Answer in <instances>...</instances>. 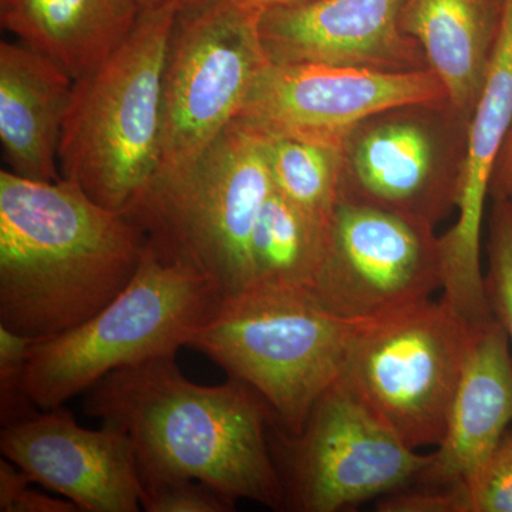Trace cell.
I'll list each match as a JSON object with an SVG mask.
<instances>
[{
    "instance_id": "6da1fadb",
    "label": "cell",
    "mask_w": 512,
    "mask_h": 512,
    "mask_svg": "<svg viewBox=\"0 0 512 512\" xmlns=\"http://www.w3.org/2000/svg\"><path fill=\"white\" fill-rule=\"evenodd\" d=\"M83 412L130 437L141 484L191 478L234 501L284 510L269 441L276 417L241 380L202 386L175 356L160 357L104 376L84 393Z\"/></svg>"
},
{
    "instance_id": "7a4b0ae2",
    "label": "cell",
    "mask_w": 512,
    "mask_h": 512,
    "mask_svg": "<svg viewBox=\"0 0 512 512\" xmlns=\"http://www.w3.org/2000/svg\"><path fill=\"white\" fill-rule=\"evenodd\" d=\"M146 249L126 212L79 184L0 171V325L37 340L82 325L126 289Z\"/></svg>"
},
{
    "instance_id": "3957f363",
    "label": "cell",
    "mask_w": 512,
    "mask_h": 512,
    "mask_svg": "<svg viewBox=\"0 0 512 512\" xmlns=\"http://www.w3.org/2000/svg\"><path fill=\"white\" fill-rule=\"evenodd\" d=\"M272 190L261 134L235 119L190 163L157 173L123 212L148 248L227 299L252 284V232Z\"/></svg>"
},
{
    "instance_id": "277c9868",
    "label": "cell",
    "mask_w": 512,
    "mask_h": 512,
    "mask_svg": "<svg viewBox=\"0 0 512 512\" xmlns=\"http://www.w3.org/2000/svg\"><path fill=\"white\" fill-rule=\"evenodd\" d=\"M178 10H141L123 45L74 82L60 137L62 177L123 211L161 164L163 73Z\"/></svg>"
},
{
    "instance_id": "5b68a950",
    "label": "cell",
    "mask_w": 512,
    "mask_h": 512,
    "mask_svg": "<svg viewBox=\"0 0 512 512\" xmlns=\"http://www.w3.org/2000/svg\"><path fill=\"white\" fill-rule=\"evenodd\" d=\"M360 323L330 315L309 293L254 285L222 299L187 348L249 384L271 406L276 424L298 434L342 375Z\"/></svg>"
},
{
    "instance_id": "8992f818",
    "label": "cell",
    "mask_w": 512,
    "mask_h": 512,
    "mask_svg": "<svg viewBox=\"0 0 512 512\" xmlns=\"http://www.w3.org/2000/svg\"><path fill=\"white\" fill-rule=\"evenodd\" d=\"M221 301L207 279L147 245L136 275L109 305L76 328L37 340L23 389L40 410L56 409L114 370L177 356Z\"/></svg>"
},
{
    "instance_id": "52a82bcc",
    "label": "cell",
    "mask_w": 512,
    "mask_h": 512,
    "mask_svg": "<svg viewBox=\"0 0 512 512\" xmlns=\"http://www.w3.org/2000/svg\"><path fill=\"white\" fill-rule=\"evenodd\" d=\"M477 329L443 299L360 323L339 379L404 444L439 446Z\"/></svg>"
},
{
    "instance_id": "ba28073f",
    "label": "cell",
    "mask_w": 512,
    "mask_h": 512,
    "mask_svg": "<svg viewBox=\"0 0 512 512\" xmlns=\"http://www.w3.org/2000/svg\"><path fill=\"white\" fill-rule=\"evenodd\" d=\"M261 13L242 0H208L177 13L164 63L158 173L190 163L241 113L269 63Z\"/></svg>"
},
{
    "instance_id": "9c48e42d",
    "label": "cell",
    "mask_w": 512,
    "mask_h": 512,
    "mask_svg": "<svg viewBox=\"0 0 512 512\" xmlns=\"http://www.w3.org/2000/svg\"><path fill=\"white\" fill-rule=\"evenodd\" d=\"M272 456L285 507L336 512L403 490L429 456L404 444L338 379L313 406L301 433L272 424Z\"/></svg>"
},
{
    "instance_id": "30bf717a",
    "label": "cell",
    "mask_w": 512,
    "mask_h": 512,
    "mask_svg": "<svg viewBox=\"0 0 512 512\" xmlns=\"http://www.w3.org/2000/svg\"><path fill=\"white\" fill-rule=\"evenodd\" d=\"M441 289L439 239L429 224L363 202L339 200L326 227L309 295L350 322H369L429 301Z\"/></svg>"
},
{
    "instance_id": "8fae6325",
    "label": "cell",
    "mask_w": 512,
    "mask_h": 512,
    "mask_svg": "<svg viewBox=\"0 0 512 512\" xmlns=\"http://www.w3.org/2000/svg\"><path fill=\"white\" fill-rule=\"evenodd\" d=\"M447 99L433 70L366 69L328 64L268 63L237 119L272 137L345 150L362 121L384 111Z\"/></svg>"
},
{
    "instance_id": "7c38bea8",
    "label": "cell",
    "mask_w": 512,
    "mask_h": 512,
    "mask_svg": "<svg viewBox=\"0 0 512 512\" xmlns=\"http://www.w3.org/2000/svg\"><path fill=\"white\" fill-rule=\"evenodd\" d=\"M468 131L467 153L454 185L456 224L439 239L443 301L468 325L494 319L481 274L485 200L512 128V0H501L487 77Z\"/></svg>"
},
{
    "instance_id": "4fadbf2b",
    "label": "cell",
    "mask_w": 512,
    "mask_h": 512,
    "mask_svg": "<svg viewBox=\"0 0 512 512\" xmlns=\"http://www.w3.org/2000/svg\"><path fill=\"white\" fill-rule=\"evenodd\" d=\"M0 453L33 483L63 495L80 511H140L136 451L117 427L86 429L64 406L39 410L2 427Z\"/></svg>"
},
{
    "instance_id": "5bb4252c",
    "label": "cell",
    "mask_w": 512,
    "mask_h": 512,
    "mask_svg": "<svg viewBox=\"0 0 512 512\" xmlns=\"http://www.w3.org/2000/svg\"><path fill=\"white\" fill-rule=\"evenodd\" d=\"M406 0H302L262 10L258 32L274 64L416 70V46L400 29Z\"/></svg>"
},
{
    "instance_id": "9a60e30c",
    "label": "cell",
    "mask_w": 512,
    "mask_h": 512,
    "mask_svg": "<svg viewBox=\"0 0 512 512\" xmlns=\"http://www.w3.org/2000/svg\"><path fill=\"white\" fill-rule=\"evenodd\" d=\"M512 421L510 339L497 319L476 330L437 451L416 481L430 487L467 483Z\"/></svg>"
},
{
    "instance_id": "2e32d148",
    "label": "cell",
    "mask_w": 512,
    "mask_h": 512,
    "mask_svg": "<svg viewBox=\"0 0 512 512\" xmlns=\"http://www.w3.org/2000/svg\"><path fill=\"white\" fill-rule=\"evenodd\" d=\"M74 80L30 47L0 43V143L10 173L59 181L60 137Z\"/></svg>"
},
{
    "instance_id": "e0dca14e",
    "label": "cell",
    "mask_w": 512,
    "mask_h": 512,
    "mask_svg": "<svg viewBox=\"0 0 512 512\" xmlns=\"http://www.w3.org/2000/svg\"><path fill=\"white\" fill-rule=\"evenodd\" d=\"M136 0H0V23L77 82L133 32Z\"/></svg>"
},
{
    "instance_id": "ac0fdd59",
    "label": "cell",
    "mask_w": 512,
    "mask_h": 512,
    "mask_svg": "<svg viewBox=\"0 0 512 512\" xmlns=\"http://www.w3.org/2000/svg\"><path fill=\"white\" fill-rule=\"evenodd\" d=\"M498 0H406L400 29L423 49L447 99L458 110L476 106L493 55Z\"/></svg>"
},
{
    "instance_id": "d6986e66",
    "label": "cell",
    "mask_w": 512,
    "mask_h": 512,
    "mask_svg": "<svg viewBox=\"0 0 512 512\" xmlns=\"http://www.w3.org/2000/svg\"><path fill=\"white\" fill-rule=\"evenodd\" d=\"M433 161V143L417 124H384L370 131L353 154L357 191L363 197L356 202L429 224L451 204L434 190Z\"/></svg>"
},
{
    "instance_id": "ffe728a7",
    "label": "cell",
    "mask_w": 512,
    "mask_h": 512,
    "mask_svg": "<svg viewBox=\"0 0 512 512\" xmlns=\"http://www.w3.org/2000/svg\"><path fill=\"white\" fill-rule=\"evenodd\" d=\"M326 227L274 188L252 232L251 286L309 293L322 261Z\"/></svg>"
},
{
    "instance_id": "44dd1931",
    "label": "cell",
    "mask_w": 512,
    "mask_h": 512,
    "mask_svg": "<svg viewBox=\"0 0 512 512\" xmlns=\"http://www.w3.org/2000/svg\"><path fill=\"white\" fill-rule=\"evenodd\" d=\"M261 136L275 190L328 225L339 201L343 150L298 138Z\"/></svg>"
},
{
    "instance_id": "7402d4cb",
    "label": "cell",
    "mask_w": 512,
    "mask_h": 512,
    "mask_svg": "<svg viewBox=\"0 0 512 512\" xmlns=\"http://www.w3.org/2000/svg\"><path fill=\"white\" fill-rule=\"evenodd\" d=\"M485 293L494 318L507 332L512 346V202L498 201L490 241V271Z\"/></svg>"
},
{
    "instance_id": "603a6c76",
    "label": "cell",
    "mask_w": 512,
    "mask_h": 512,
    "mask_svg": "<svg viewBox=\"0 0 512 512\" xmlns=\"http://www.w3.org/2000/svg\"><path fill=\"white\" fill-rule=\"evenodd\" d=\"M37 339L0 325V424L16 423L39 407L23 389V372Z\"/></svg>"
},
{
    "instance_id": "cb8c5ba5",
    "label": "cell",
    "mask_w": 512,
    "mask_h": 512,
    "mask_svg": "<svg viewBox=\"0 0 512 512\" xmlns=\"http://www.w3.org/2000/svg\"><path fill=\"white\" fill-rule=\"evenodd\" d=\"M237 501L217 488L191 478L143 484L141 507L147 512H231Z\"/></svg>"
},
{
    "instance_id": "d4e9b609",
    "label": "cell",
    "mask_w": 512,
    "mask_h": 512,
    "mask_svg": "<svg viewBox=\"0 0 512 512\" xmlns=\"http://www.w3.org/2000/svg\"><path fill=\"white\" fill-rule=\"evenodd\" d=\"M473 512H512V436L467 481Z\"/></svg>"
},
{
    "instance_id": "484cf974",
    "label": "cell",
    "mask_w": 512,
    "mask_h": 512,
    "mask_svg": "<svg viewBox=\"0 0 512 512\" xmlns=\"http://www.w3.org/2000/svg\"><path fill=\"white\" fill-rule=\"evenodd\" d=\"M33 480L18 466L0 460V512H77L67 498L50 497L32 488Z\"/></svg>"
},
{
    "instance_id": "4316f807",
    "label": "cell",
    "mask_w": 512,
    "mask_h": 512,
    "mask_svg": "<svg viewBox=\"0 0 512 512\" xmlns=\"http://www.w3.org/2000/svg\"><path fill=\"white\" fill-rule=\"evenodd\" d=\"M382 512H473L470 493L466 483L430 487L423 485L419 490L394 491L382 497L377 503Z\"/></svg>"
},
{
    "instance_id": "83f0119b",
    "label": "cell",
    "mask_w": 512,
    "mask_h": 512,
    "mask_svg": "<svg viewBox=\"0 0 512 512\" xmlns=\"http://www.w3.org/2000/svg\"><path fill=\"white\" fill-rule=\"evenodd\" d=\"M491 188L497 194L498 201H512V128L498 161Z\"/></svg>"
},
{
    "instance_id": "f1b7e54d",
    "label": "cell",
    "mask_w": 512,
    "mask_h": 512,
    "mask_svg": "<svg viewBox=\"0 0 512 512\" xmlns=\"http://www.w3.org/2000/svg\"><path fill=\"white\" fill-rule=\"evenodd\" d=\"M136 2L141 10L175 8L178 12H181V10L197 8L208 0H136Z\"/></svg>"
},
{
    "instance_id": "f546056e",
    "label": "cell",
    "mask_w": 512,
    "mask_h": 512,
    "mask_svg": "<svg viewBox=\"0 0 512 512\" xmlns=\"http://www.w3.org/2000/svg\"><path fill=\"white\" fill-rule=\"evenodd\" d=\"M247 3L251 8L264 10L266 8H272V6L288 5V3L302 2V0H242Z\"/></svg>"
},
{
    "instance_id": "4dcf8cb0",
    "label": "cell",
    "mask_w": 512,
    "mask_h": 512,
    "mask_svg": "<svg viewBox=\"0 0 512 512\" xmlns=\"http://www.w3.org/2000/svg\"><path fill=\"white\" fill-rule=\"evenodd\" d=\"M498 2H500V3H501V0H498Z\"/></svg>"
},
{
    "instance_id": "1f68e13d",
    "label": "cell",
    "mask_w": 512,
    "mask_h": 512,
    "mask_svg": "<svg viewBox=\"0 0 512 512\" xmlns=\"http://www.w3.org/2000/svg\"><path fill=\"white\" fill-rule=\"evenodd\" d=\"M512 202V201H511Z\"/></svg>"
}]
</instances>
